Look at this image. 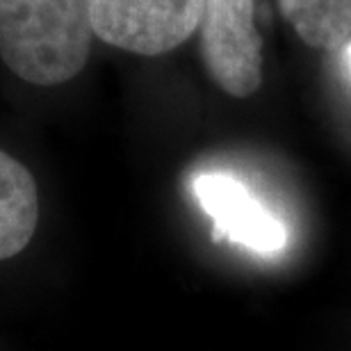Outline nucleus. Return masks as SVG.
Returning a JSON list of instances; mask_svg holds the SVG:
<instances>
[{"label":"nucleus","instance_id":"obj_1","mask_svg":"<svg viewBox=\"0 0 351 351\" xmlns=\"http://www.w3.org/2000/svg\"><path fill=\"white\" fill-rule=\"evenodd\" d=\"M94 37L91 0H0V60L30 85L75 78Z\"/></svg>","mask_w":351,"mask_h":351},{"label":"nucleus","instance_id":"obj_3","mask_svg":"<svg viewBox=\"0 0 351 351\" xmlns=\"http://www.w3.org/2000/svg\"><path fill=\"white\" fill-rule=\"evenodd\" d=\"M203 0H91L96 39L156 58L178 48L199 27Z\"/></svg>","mask_w":351,"mask_h":351},{"label":"nucleus","instance_id":"obj_6","mask_svg":"<svg viewBox=\"0 0 351 351\" xmlns=\"http://www.w3.org/2000/svg\"><path fill=\"white\" fill-rule=\"evenodd\" d=\"M278 7L306 46L333 53L351 44V0H278Z\"/></svg>","mask_w":351,"mask_h":351},{"label":"nucleus","instance_id":"obj_2","mask_svg":"<svg viewBox=\"0 0 351 351\" xmlns=\"http://www.w3.org/2000/svg\"><path fill=\"white\" fill-rule=\"evenodd\" d=\"M199 48L210 78L235 98L263 85V39L256 27V0H203Z\"/></svg>","mask_w":351,"mask_h":351},{"label":"nucleus","instance_id":"obj_4","mask_svg":"<svg viewBox=\"0 0 351 351\" xmlns=\"http://www.w3.org/2000/svg\"><path fill=\"white\" fill-rule=\"evenodd\" d=\"M203 213L215 223V237L274 256L287 244V230L249 187L228 173H199L192 182Z\"/></svg>","mask_w":351,"mask_h":351},{"label":"nucleus","instance_id":"obj_5","mask_svg":"<svg viewBox=\"0 0 351 351\" xmlns=\"http://www.w3.org/2000/svg\"><path fill=\"white\" fill-rule=\"evenodd\" d=\"M39 221V192L30 169L0 149V261L30 244Z\"/></svg>","mask_w":351,"mask_h":351},{"label":"nucleus","instance_id":"obj_7","mask_svg":"<svg viewBox=\"0 0 351 351\" xmlns=\"http://www.w3.org/2000/svg\"><path fill=\"white\" fill-rule=\"evenodd\" d=\"M345 53H347V62H349V66H351V44L345 48Z\"/></svg>","mask_w":351,"mask_h":351}]
</instances>
